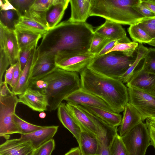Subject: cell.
Here are the masks:
<instances>
[{"instance_id": "7c38bea8", "label": "cell", "mask_w": 155, "mask_h": 155, "mask_svg": "<svg viewBox=\"0 0 155 155\" xmlns=\"http://www.w3.org/2000/svg\"><path fill=\"white\" fill-rule=\"evenodd\" d=\"M0 48L3 49L9 60L10 65L18 61L19 49L14 31L0 24Z\"/></svg>"}, {"instance_id": "7a4b0ae2", "label": "cell", "mask_w": 155, "mask_h": 155, "mask_svg": "<svg viewBox=\"0 0 155 155\" xmlns=\"http://www.w3.org/2000/svg\"><path fill=\"white\" fill-rule=\"evenodd\" d=\"M81 88L101 98L114 112L124 111L129 102L127 87L120 80L97 73L87 67L80 73Z\"/></svg>"}, {"instance_id": "cb8c5ba5", "label": "cell", "mask_w": 155, "mask_h": 155, "mask_svg": "<svg viewBox=\"0 0 155 155\" xmlns=\"http://www.w3.org/2000/svg\"><path fill=\"white\" fill-rule=\"evenodd\" d=\"M38 55L37 47L32 51L27 63L22 70L17 83L12 89V92L15 95H18L22 94L28 87L31 67Z\"/></svg>"}, {"instance_id": "ee69618b", "label": "cell", "mask_w": 155, "mask_h": 155, "mask_svg": "<svg viewBox=\"0 0 155 155\" xmlns=\"http://www.w3.org/2000/svg\"><path fill=\"white\" fill-rule=\"evenodd\" d=\"M138 25L153 39L155 38V24L143 21L137 24Z\"/></svg>"}, {"instance_id": "8fae6325", "label": "cell", "mask_w": 155, "mask_h": 155, "mask_svg": "<svg viewBox=\"0 0 155 155\" xmlns=\"http://www.w3.org/2000/svg\"><path fill=\"white\" fill-rule=\"evenodd\" d=\"M17 96L18 103L26 105L34 111L41 112L48 110L47 96L38 90L28 87L23 93Z\"/></svg>"}, {"instance_id": "f35d334b", "label": "cell", "mask_w": 155, "mask_h": 155, "mask_svg": "<svg viewBox=\"0 0 155 155\" xmlns=\"http://www.w3.org/2000/svg\"><path fill=\"white\" fill-rule=\"evenodd\" d=\"M55 147V142L52 139L35 150L33 155H51Z\"/></svg>"}, {"instance_id": "1f68e13d", "label": "cell", "mask_w": 155, "mask_h": 155, "mask_svg": "<svg viewBox=\"0 0 155 155\" xmlns=\"http://www.w3.org/2000/svg\"><path fill=\"white\" fill-rule=\"evenodd\" d=\"M139 45V43L134 41L127 43H119L115 45L111 50L105 54L113 51L122 53L124 55L133 57L134 53Z\"/></svg>"}, {"instance_id": "9f6ffc18", "label": "cell", "mask_w": 155, "mask_h": 155, "mask_svg": "<svg viewBox=\"0 0 155 155\" xmlns=\"http://www.w3.org/2000/svg\"></svg>"}, {"instance_id": "60d3db41", "label": "cell", "mask_w": 155, "mask_h": 155, "mask_svg": "<svg viewBox=\"0 0 155 155\" xmlns=\"http://www.w3.org/2000/svg\"><path fill=\"white\" fill-rule=\"evenodd\" d=\"M145 124L147 127L150 139V144L155 150V117H150L145 120Z\"/></svg>"}, {"instance_id": "5b68a950", "label": "cell", "mask_w": 155, "mask_h": 155, "mask_svg": "<svg viewBox=\"0 0 155 155\" xmlns=\"http://www.w3.org/2000/svg\"><path fill=\"white\" fill-rule=\"evenodd\" d=\"M136 58L121 52L113 51L96 57L87 67L107 77L119 80L134 62Z\"/></svg>"}, {"instance_id": "b9f144b4", "label": "cell", "mask_w": 155, "mask_h": 155, "mask_svg": "<svg viewBox=\"0 0 155 155\" xmlns=\"http://www.w3.org/2000/svg\"><path fill=\"white\" fill-rule=\"evenodd\" d=\"M10 63L4 50L0 48V84L3 81V75Z\"/></svg>"}, {"instance_id": "11a10c76", "label": "cell", "mask_w": 155, "mask_h": 155, "mask_svg": "<svg viewBox=\"0 0 155 155\" xmlns=\"http://www.w3.org/2000/svg\"><path fill=\"white\" fill-rule=\"evenodd\" d=\"M152 41H155V38L153 39Z\"/></svg>"}, {"instance_id": "52a82bcc", "label": "cell", "mask_w": 155, "mask_h": 155, "mask_svg": "<svg viewBox=\"0 0 155 155\" xmlns=\"http://www.w3.org/2000/svg\"><path fill=\"white\" fill-rule=\"evenodd\" d=\"M128 155H145L150 146L148 130L143 121L121 137Z\"/></svg>"}, {"instance_id": "4dcf8cb0", "label": "cell", "mask_w": 155, "mask_h": 155, "mask_svg": "<svg viewBox=\"0 0 155 155\" xmlns=\"http://www.w3.org/2000/svg\"><path fill=\"white\" fill-rule=\"evenodd\" d=\"M15 34L19 49L25 46L43 36L40 35L15 29Z\"/></svg>"}, {"instance_id": "4316f807", "label": "cell", "mask_w": 155, "mask_h": 155, "mask_svg": "<svg viewBox=\"0 0 155 155\" xmlns=\"http://www.w3.org/2000/svg\"><path fill=\"white\" fill-rule=\"evenodd\" d=\"M148 48L142 44L139 43L136 51L137 55L134 62L126 72L120 78L119 80L123 83H127L132 77L134 73L139 68L138 66L142 60H143L148 51Z\"/></svg>"}, {"instance_id": "603a6c76", "label": "cell", "mask_w": 155, "mask_h": 155, "mask_svg": "<svg viewBox=\"0 0 155 155\" xmlns=\"http://www.w3.org/2000/svg\"><path fill=\"white\" fill-rule=\"evenodd\" d=\"M78 105L113 127H117L120 124L122 117L120 114L110 112L98 107L84 105Z\"/></svg>"}, {"instance_id": "277c9868", "label": "cell", "mask_w": 155, "mask_h": 155, "mask_svg": "<svg viewBox=\"0 0 155 155\" xmlns=\"http://www.w3.org/2000/svg\"><path fill=\"white\" fill-rule=\"evenodd\" d=\"M41 79L48 84L44 94L48 100V110L50 112L57 109L67 96L81 87L78 73L58 68Z\"/></svg>"}, {"instance_id": "484cf974", "label": "cell", "mask_w": 155, "mask_h": 155, "mask_svg": "<svg viewBox=\"0 0 155 155\" xmlns=\"http://www.w3.org/2000/svg\"><path fill=\"white\" fill-rule=\"evenodd\" d=\"M98 146L97 137L87 131L82 130L79 146L82 155H97Z\"/></svg>"}, {"instance_id": "44dd1931", "label": "cell", "mask_w": 155, "mask_h": 155, "mask_svg": "<svg viewBox=\"0 0 155 155\" xmlns=\"http://www.w3.org/2000/svg\"><path fill=\"white\" fill-rule=\"evenodd\" d=\"M69 2L70 0H53L52 5L46 12L49 30L59 23Z\"/></svg>"}, {"instance_id": "4fadbf2b", "label": "cell", "mask_w": 155, "mask_h": 155, "mask_svg": "<svg viewBox=\"0 0 155 155\" xmlns=\"http://www.w3.org/2000/svg\"><path fill=\"white\" fill-rule=\"evenodd\" d=\"M64 100L67 102L75 105L94 106L114 112L111 108L104 100L81 87L67 96Z\"/></svg>"}, {"instance_id": "7bdbcfd3", "label": "cell", "mask_w": 155, "mask_h": 155, "mask_svg": "<svg viewBox=\"0 0 155 155\" xmlns=\"http://www.w3.org/2000/svg\"><path fill=\"white\" fill-rule=\"evenodd\" d=\"M133 8L136 12L144 18H150L155 16L153 13L139 0L138 2L134 5Z\"/></svg>"}, {"instance_id": "3957f363", "label": "cell", "mask_w": 155, "mask_h": 155, "mask_svg": "<svg viewBox=\"0 0 155 155\" xmlns=\"http://www.w3.org/2000/svg\"><path fill=\"white\" fill-rule=\"evenodd\" d=\"M139 0H91L89 15L103 18L120 24H137L144 18L133 6Z\"/></svg>"}, {"instance_id": "7402d4cb", "label": "cell", "mask_w": 155, "mask_h": 155, "mask_svg": "<svg viewBox=\"0 0 155 155\" xmlns=\"http://www.w3.org/2000/svg\"><path fill=\"white\" fill-rule=\"evenodd\" d=\"M71 15L68 20L72 22H85L90 16L91 0H70Z\"/></svg>"}, {"instance_id": "d6986e66", "label": "cell", "mask_w": 155, "mask_h": 155, "mask_svg": "<svg viewBox=\"0 0 155 155\" xmlns=\"http://www.w3.org/2000/svg\"><path fill=\"white\" fill-rule=\"evenodd\" d=\"M142 121L140 114L128 102L125 107L121 123L118 129L119 135L120 137L122 136Z\"/></svg>"}, {"instance_id": "836d02e7", "label": "cell", "mask_w": 155, "mask_h": 155, "mask_svg": "<svg viewBox=\"0 0 155 155\" xmlns=\"http://www.w3.org/2000/svg\"><path fill=\"white\" fill-rule=\"evenodd\" d=\"M111 40L103 36L94 33L89 52L96 57L105 45Z\"/></svg>"}, {"instance_id": "f907efd6", "label": "cell", "mask_w": 155, "mask_h": 155, "mask_svg": "<svg viewBox=\"0 0 155 155\" xmlns=\"http://www.w3.org/2000/svg\"><path fill=\"white\" fill-rule=\"evenodd\" d=\"M64 155H82L79 147H77L71 148Z\"/></svg>"}, {"instance_id": "2e32d148", "label": "cell", "mask_w": 155, "mask_h": 155, "mask_svg": "<svg viewBox=\"0 0 155 155\" xmlns=\"http://www.w3.org/2000/svg\"><path fill=\"white\" fill-rule=\"evenodd\" d=\"M58 126H44L39 130L26 134H21V140L30 142L34 150L53 139L57 132Z\"/></svg>"}, {"instance_id": "db71d44e", "label": "cell", "mask_w": 155, "mask_h": 155, "mask_svg": "<svg viewBox=\"0 0 155 155\" xmlns=\"http://www.w3.org/2000/svg\"><path fill=\"white\" fill-rule=\"evenodd\" d=\"M150 45L155 47V41H152L150 42L148 44Z\"/></svg>"}, {"instance_id": "d4e9b609", "label": "cell", "mask_w": 155, "mask_h": 155, "mask_svg": "<svg viewBox=\"0 0 155 155\" xmlns=\"http://www.w3.org/2000/svg\"><path fill=\"white\" fill-rule=\"evenodd\" d=\"M15 29L40 35L43 37L48 31L45 26L37 21L25 16L20 17Z\"/></svg>"}, {"instance_id": "ffe728a7", "label": "cell", "mask_w": 155, "mask_h": 155, "mask_svg": "<svg viewBox=\"0 0 155 155\" xmlns=\"http://www.w3.org/2000/svg\"><path fill=\"white\" fill-rule=\"evenodd\" d=\"M94 33L111 40L128 38L127 36L125 31L121 24L107 19L104 24L95 28Z\"/></svg>"}, {"instance_id": "6da1fadb", "label": "cell", "mask_w": 155, "mask_h": 155, "mask_svg": "<svg viewBox=\"0 0 155 155\" xmlns=\"http://www.w3.org/2000/svg\"><path fill=\"white\" fill-rule=\"evenodd\" d=\"M94 34L92 26L86 22L63 21L43 37L37 48L38 56L46 54L55 55L61 52H89Z\"/></svg>"}, {"instance_id": "e0dca14e", "label": "cell", "mask_w": 155, "mask_h": 155, "mask_svg": "<svg viewBox=\"0 0 155 155\" xmlns=\"http://www.w3.org/2000/svg\"><path fill=\"white\" fill-rule=\"evenodd\" d=\"M34 150L28 142L7 140L0 146V155H33Z\"/></svg>"}, {"instance_id": "8992f818", "label": "cell", "mask_w": 155, "mask_h": 155, "mask_svg": "<svg viewBox=\"0 0 155 155\" xmlns=\"http://www.w3.org/2000/svg\"><path fill=\"white\" fill-rule=\"evenodd\" d=\"M18 103L17 95L12 92L4 96H0V136L7 139L10 135L21 134L15 120L16 106Z\"/></svg>"}, {"instance_id": "f6af8a7d", "label": "cell", "mask_w": 155, "mask_h": 155, "mask_svg": "<svg viewBox=\"0 0 155 155\" xmlns=\"http://www.w3.org/2000/svg\"><path fill=\"white\" fill-rule=\"evenodd\" d=\"M131 42L129 38L122 40H114L109 41L96 56L97 57L105 54L111 50L115 45L119 43H127Z\"/></svg>"}, {"instance_id": "816d5d0a", "label": "cell", "mask_w": 155, "mask_h": 155, "mask_svg": "<svg viewBox=\"0 0 155 155\" xmlns=\"http://www.w3.org/2000/svg\"><path fill=\"white\" fill-rule=\"evenodd\" d=\"M143 21H146L155 24V16L150 18H144L141 22Z\"/></svg>"}, {"instance_id": "f1b7e54d", "label": "cell", "mask_w": 155, "mask_h": 155, "mask_svg": "<svg viewBox=\"0 0 155 155\" xmlns=\"http://www.w3.org/2000/svg\"><path fill=\"white\" fill-rule=\"evenodd\" d=\"M20 17L15 10L0 11V24L4 27L14 31Z\"/></svg>"}, {"instance_id": "5bb4252c", "label": "cell", "mask_w": 155, "mask_h": 155, "mask_svg": "<svg viewBox=\"0 0 155 155\" xmlns=\"http://www.w3.org/2000/svg\"><path fill=\"white\" fill-rule=\"evenodd\" d=\"M55 56L46 54L38 56V55L31 67L30 81L41 79L57 68Z\"/></svg>"}, {"instance_id": "9a60e30c", "label": "cell", "mask_w": 155, "mask_h": 155, "mask_svg": "<svg viewBox=\"0 0 155 155\" xmlns=\"http://www.w3.org/2000/svg\"><path fill=\"white\" fill-rule=\"evenodd\" d=\"M126 86L135 88L155 96V75L145 72L141 67L134 73Z\"/></svg>"}, {"instance_id": "d590c367", "label": "cell", "mask_w": 155, "mask_h": 155, "mask_svg": "<svg viewBox=\"0 0 155 155\" xmlns=\"http://www.w3.org/2000/svg\"><path fill=\"white\" fill-rule=\"evenodd\" d=\"M15 120L20 131L21 134H29L44 127L29 123L21 119L16 114L15 115Z\"/></svg>"}, {"instance_id": "7dc6e473", "label": "cell", "mask_w": 155, "mask_h": 155, "mask_svg": "<svg viewBox=\"0 0 155 155\" xmlns=\"http://www.w3.org/2000/svg\"><path fill=\"white\" fill-rule=\"evenodd\" d=\"M15 67V64L10 65V67L5 71L4 81L9 85H10L12 79Z\"/></svg>"}, {"instance_id": "83f0119b", "label": "cell", "mask_w": 155, "mask_h": 155, "mask_svg": "<svg viewBox=\"0 0 155 155\" xmlns=\"http://www.w3.org/2000/svg\"><path fill=\"white\" fill-rule=\"evenodd\" d=\"M117 129L112 128L102 133L97 137L99 146L97 155H110V147L115 135L118 133Z\"/></svg>"}, {"instance_id": "681fc988", "label": "cell", "mask_w": 155, "mask_h": 155, "mask_svg": "<svg viewBox=\"0 0 155 155\" xmlns=\"http://www.w3.org/2000/svg\"><path fill=\"white\" fill-rule=\"evenodd\" d=\"M142 3L153 13L155 16V0H141Z\"/></svg>"}, {"instance_id": "ba28073f", "label": "cell", "mask_w": 155, "mask_h": 155, "mask_svg": "<svg viewBox=\"0 0 155 155\" xmlns=\"http://www.w3.org/2000/svg\"><path fill=\"white\" fill-rule=\"evenodd\" d=\"M95 57L89 52L72 53L61 52L56 54L55 62L58 68L80 73Z\"/></svg>"}, {"instance_id": "d6a6232c", "label": "cell", "mask_w": 155, "mask_h": 155, "mask_svg": "<svg viewBox=\"0 0 155 155\" xmlns=\"http://www.w3.org/2000/svg\"><path fill=\"white\" fill-rule=\"evenodd\" d=\"M40 39H38L30 44L19 49L18 61L22 71L27 64L32 51L34 48L37 47Z\"/></svg>"}, {"instance_id": "8d00e7d4", "label": "cell", "mask_w": 155, "mask_h": 155, "mask_svg": "<svg viewBox=\"0 0 155 155\" xmlns=\"http://www.w3.org/2000/svg\"><path fill=\"white\" fill-rule=\"evenodd\" d=\"M110 155H128L127 152L121 138L117 133L111 143Z\"/></svg>"}, {"instance_id": "bcb514c9", "label": "cell", "mask_w": 155, "mask_h": 155, "mask_svg": "<svg viewBox=\"0 0 155 155\" xmlns=\"http://www.w3.org/2000/svg\"><path fill=\"white\" fill-rule=\"evenodd\" d=\"M19 63L18 61L15 64V69L13 74V77L10 85V86L12 89L13 88L17 83L21 73L22 72Z\"/></svg>"}, {"instance_id": "f546056e", "label": "cell", "mask_w": 155, "mask_h": 155, "mask_svg": "<svg viewBox=\"0 0 155 155\" xmlns=\"http://www.w3.org/2000/svg\"><path fill=\"white\" fill-rule=\"evenodd\" d=\"M128 31L133 41L148 44L153 39L137 24L130 25L128 28Z\"/></svg>"}, {"instance_id": "c3c4849f", "label": "cell", "mask_w": 155, "mask_h": 155, "mask_svg": "<svg viewBox=\"0 0 155 155\" xmlns=\"http://www.w3.org/2000/svg\"><path fill=\"white\" fill-rule=\"evenodd\" d=\"M0 11L13 9L16 10L9 0H0Z\"/></svg>"}, {"instance_id": "30bf717a", "label": "cell", "mask_w": 155, "mask_h": 155, "mask_svg": "<svg viewBox=\"0 0 155 155\" xmlns=\"http://www.w3.org/2000/svg\"><path fill=\"white\" fill-rule=\"evenodd\" d=\"M66 104L82 130L87 131L97 137L99 136L103 129L99 127L91 114L79 105L68 102Z\"/></svg>"}, {"instance_id": "e575fe53", "label": "cell", "mask_w": 155, "mask_h": 155, "mask_svg": "<svg viewBox=\"0 0 155 155\" xmlns=\"http://www.w3.org/2000/svg\"><path fill=\"white\" fill-rule=\"evenodd\" d=\"M143 61L142 67L143 70L155 75V48H148Z\"/></svg>"}, {"instance_id": "f5cc1de1", "label": "cell", "mask_w": 155, "mask_h": 155, "mask_svg": "<svg viewBox=\"0 0 155 155\" xmlns=\"http://www.w3.org/2000/svg\"><path fill=\"white\" fill-rule=\"evenodd\" d=\"M39 116L41 118L43 119L46 116V114L45 112H42L39 113Z\"/></svg>"}, {"instance_id": "74e56055", "label": "cell", "mask_w": 155, "mask_h": 155, "mask_svg": "<svg viewBox=\"0 0 155 155\" xmlns=\"http://www.w3.org/2000/svg\"><path fill=\"white\" fill-rule=\"evenodd\" d=\"M35 0H10V2L20 16H23L29 10Z\"/></svg>"}, {"instance_id": "ab89813d", "label": "cell", "mask_w": 155, "mask_h": 155, "mask_svg": "<svg viewBox=\"0 0 155 155\" xmlns=\"http://www.w3.org/2000/svg\"><path fill=\"white\" fill-rule=\"evenodd\" d=\"M53 0H35L30 9L46 12L53 3Z\"/></svg>"}, {"instance_id": "9c48e42d", "label": "cell", "mask_w": 155, "mask_h": 155, "mask_svg": "<svg viewBox=\"0 0 155 155\" xmlns=\"http://www.w3.org/2000/svg\"><path fill=\"white\" fill-rule=\"evenodd\" d=\"M127 88L128 102L140 114L143 121L148 117H155V96L134 87Z\"/></svg>"}, {"instance_id": "ac0fdd59", "label": "cell", "mask_w": 155, "mask_h": 155, "mask_svg": "<svg viewBox=\"0 0 155 155\" xmlns=\"http://www.w3.org/2000/svg\"><path fill=\"white\" fill-rule=\"evenodd\" d=\"M58 118L64 126L73 135L79 145L80 144L81 128L67 107L66 104L61 103L57 109Z\"/></svg>"}]
</instances>
